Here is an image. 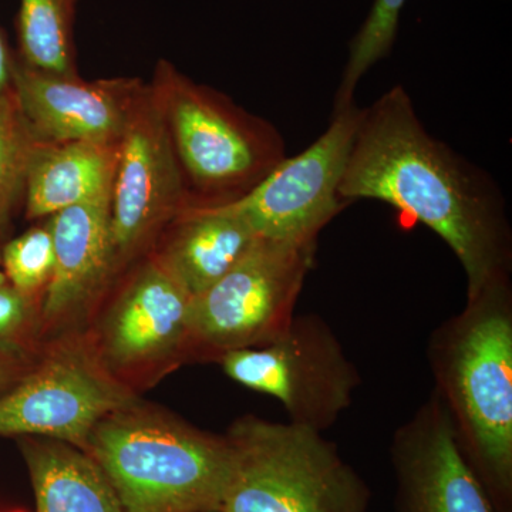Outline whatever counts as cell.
<instances>
[{"label":"cell","mask_w":512,"mask_h":512,"mask_svg":"<svg viewBox=\"0 0 512 512\" xmlns=\"http://www.w3.org/2000/svg\"><path fill=\"white\" fill-rule=\"evenodd\" d=\"M185 178L151 86L138 90L111 188V244L116 268L140 254L190 202Z\"/></svg>","instance_id":"cell-10"},{"label":"cell","mask_w":512,"mask_h":512,"mask_svg":"<svg viewBox=\"0 0 512 512\" xmlns=\"http://www.w3.org/2000/svg\"><path fill=\"white\" fill-rule=\"evenodd\" d=\"M13 512H23V511H13Z\"/></svg>","instance_id":"cell-27"},{"label":"cell","mask_w":512,"mask_h":512,"mask_svg":"<svg viewBox=\"0 0 512 512\" xmlns=\"http://www.w3.org/2000/svg\"><path fill=\"white\" fill-rule=\"evenodd\" d=\"M141 86L133 79L84 82L35 69L16 56L10 90L39 143H120Z\"/></svg>","instance_id":"cell-13"},{"label":"cell","mask_w":512,"mask_h":512,"mask_svg":"<svg viewBox=\"0 0 512 512\" xmlns=\"http://www.w3.org/2000/svg\"><path fill=\"white\" fill-rule=\"evenodd\" d=\"M37 144L39 141L23 119L12 90L0 94V231L23 197Z\"/></svg>","instance_id":"cell-20"},{"label":"cell","mask_w":512,"mask_h":512,"mask_svg":"<svg viewBox=\"0 0 512 512\" xmlns=\"http://www.w3.org/2000/svg\"><path fill=\"white\" fill-rule=\"evenodd\" d=\"M434 392L495 511L512 512V285L495 279L431 333Z\"/></svg>","instance_id":"cell-2"},{"label":"cell","mask_w":512,"mask_h":512,"mask_svg":"<svg viewBox=\"0 0 512 512\" xmlns=\"http://www.w3.org/2000/svg\"><path fill=\"white\" fill-rule=\"evenodd\" d=\"M36 359V356L0 349V394L8 392L13 384L18 383L33 366Z\"/></svg>","instance_id":"cell-23"},{"label":"cell","mask_w":512,"mask_h":512,"mask_svg":"<svg viewBox=\"0 0 512 512\" xmlns=\"http://www.w3.org/2000/svg\"><path fill=\"white\" fill-rule=\"evenodd\" d=\"M77 0H20L19 59L43 72L77 76L73 20Z\"/></svg>","instance_id":"cell-18"},{"label":"cell","mask_w":512,"mask_h":512,"mask_svg":"<svg viewBox=\"0 0 512 512\" xmlns=\"http://www.w3.org/2000/svg\"><path fill=\"white\" fill-rule=\"evenodd\" d=\"M8 284V281H6V276L3 274L2 269H0V286Z\"/></svg>","instance_id":"cell-25"},{"label":"cell","mask_w":512,"mask_h":512,"mask_svg":"<svg viewBox=\"0 0 512 512\" xmlns=\"http://www.w3.org/2000/svg\"><path fill=\"white\" fill-rule=\"evenodd\" d=\"M184 178L198 205L227 204L261 183L286 157L284 138L210 87L161 62L151 84Z\"/></svg>","instance_id":"cell-5"},{"label":"cell","mask_w":512,"mask_h":512,"mask_svg":"<svg viewBox=\"0 0 512 512\" xmlns=\"http://www.w3.org/2000/svg\"><path fill=\"white\" fill-rule=\"evenodd\" d=\"M120 143L37 144L23 198L29 220L52 217L111 191Z\"/></svg>","instance_id":"cell-16"},{"label":"cell","mask_w":512,"mask_h":512,"mask_svg":"<svg viewBox=\"0 0 512 512\" xmlns=\"http://www.w3.org/2000/svg\"><path fill=\"white\" fill-rule=\"evenodd\" d=\"M40 305L9 284L0 286V349L36 356L42 336Z\"/></svg>","instance_id":"cell-22"},{"label":"cell","mask_w":512,"mask_h":512,"mask_svg":"<svg viewBox=\"0 0 512 512\" xmlns=\"http://www.w3.org/2000/svg\"><path fill=\"white\" fill-rule=\"evenodd\" d=\"M390 461L397 512H497L461 454L436 393L394 431Z\"/></svg>","instance_id":"cell-12"},{"label":"cell","mask_w":512,"mask_h":512,"mask_svg":"<svg viewBox=\"0 0 512 512\" xmlns=\"http://www.w3.org/2000/svg\"><path fill=\"white\" fill-rule=\"evenodd\" d=\"M84 453L106 474L124 512L221 510L227 441L167 410L140 399L114 410L94 427Z\"/></svg>","instance_id":"cell-3"},{"label":"cell","mask_w":512,"mask_h":512,"mask_svg":"<svg viewBox=\"0 0 512 512\" xmlns=\"http://www.w3.org/2000/svg\"><path fill=\"white\" fill-rule=\"evenodd\" d=\"M111 191L57 212L47 222L55 268L40 305L42 335L72 323L117 271L111 244Z\"/></svg>","instance_id":"cell-14"},{"label":"cell","mask_w":512,"mask_h":512,"mask_svg":"<svg viewBox=\"0 0 512 512\" xmlns=\"http://www.w3.org/2000/svg\"><path fill=\"white\" fill-rule=\"evenodd\" d=\"M315 254L316 247L256 238L220 281L191 299L185 359L218 362L232 350L259 348L281 336Z\"/></svg>","instance_id":"cell-6"},{"label":"cell","mask_w":512,"mask_h":512,"mask_svg":"<svg viewBox=\"0 0 512 512\" xmlns=\"http://www.w3.org/2000/svg\"><path fill=\"white\" fill-rule=\"evenodd\" d=\"M20 447L36 512H124L106 474L80 448L43 437H25Z\"/></svg>","instance_id":"cell-17"},{"label":"cell","mask_w":512,"mask_h":512,"mask_svg":"<svg viewBox=\"0 0 512 512\" xmlns=\"http://www.w3.org/2000/svg\"><path fill=\"white\" fill-rule=\"evenodd\" d=\"M211 512H221V511H211Z\"/></svg>","instance_id":"cell-26"},{"label":"cell","mask_w":512,"mask_h":512,"mask_svg":"<svg viewBox=\"0 0 512 512\" xmlns=\"http://www.w3.org/2000/svg\"><path fill=\"white\" fill-rule=\"evenodd\" d=\"M218 363L229 379L279 400L291 423L320 433L349 409L362 383L338 336L318 315H295L268 345L232 350Z\"/></svg>","instance_id":"cell-7"},{"label":"cell","mask_w":512,"mask_h":512,"mask_svg":"<svg viewBox=\"0 0 512 512\" xmlns=\"http://www.w3.org/2000/svg\"><path fill=\"white\" fill-rule=\"evenodd\" d=\"M363 109L333 111L325 133L298 156L285 157L261 183L227 202L258 238L316 247L320 232L348 207L339 187Z\"/></svg>","instance_id":"cell-9"},{"label":"cell","mask_w":512,"mask_h":512,"mask_svg":"<svg viewBox=\"0 0 512 512\" xmlns=\"http://www.w3.org/2000/svg\"><path fill=\"white\" fill-rule=\"evenodd\" d=\"M3 274L22 295L42 302L55 268V247L49 224L29 229L3 247Z\"/></svg>","instance_id":"cell-21"},{"label":"cell","mask_w":512,"mask_h":512,"mask_svg":"<svg viewBox=\"0 0 512 512\" xmlns=\"http://www.w3.org/2000/svg\"><path fill=\"white\" fill-rule=\"evenodd\" d=\"M221 512H367L372 491L320 431L291 421L239 417Z\"/></svg>","instance_id":"cell-4"},{"label":"cell","mask_w":512,"mask_h":512,"mask_svg":"<svg viewBox=\"0 0 512 512\" xmlns=\"http://www.w3.org/2000/svg\"><path fill=\"white\" fill-rule=\"evenodd\" d=\"M16 56L10 50L8 39L0 29V94L8 92L12 84Z\"/></svg>","instance_id":"cell-24"},{"label":"cell","mask_w":512,"mask_h":512,"mask_svg":"<svg viewBox=\"0 0 512 512\" xmlns=\"http://www.w3.org/2000/svg\"><path fill=\"white\" fill-rule=\"evenodd\" d=\"M407 0H375L362 28L349 46L348 62L335 96V109L355 103L357 86L376 63L392 52L399 29L400 13Z\"/></svg>","instance_id":"cell-19"},{"label":"cell","mask_w":512,"mask_h":512,"mask_svg":"<svg viewBox=\"0 0 512 512\" xmlns=\"http://www.w3.org/2000/svg\"><path fill=\"white\" fill-rule=\"evenodd\" d=\"M171 224L156 258L191 299L220 281L258 238L228 204L187 205Z\"/></svg>","instance_id":"cell-15"},{"label":"cell","mask_w":512,"mask_h":512,"mask_svg":"<svg viewBox=\"0 0 512 512\" xmlns=\"http://www.w3.org/2000/svg\"><path fill=\"white\" fill-rule=\"evenodd\" d=\"M191 298L156 256L146 262L87 336L101 365L131 387L185 359Z\"/></svg>","instance_id":"cell-11"},{"label":"cell","mask_w":512,"mask_h":512,"mask_svg":"<svg viewBox=\"0 0 512 512\" xmlns=\"http://www.w3.org/2000/svg\"><path fill=\"white\" fill-rule=\"evenodd\" d=\"M137 399L101 365L86 336L67 335L0 394V436L43 437L84 451L100 420Z\"/></svg>","instance_id":"cell-8"},{"label":"cell","mask_w":512,"mask_h":512,"mask_svg":"<svg viewBox=\"0 0 512 512\" xmlns=\"http://www.w3.org/2000/svg\"><path fill=\"white\" fill-rule=\"evenodd\" d=\"M343 201L377 200L439 235L467 276V298L511 276L507 201L493 177L430 134L394 86L362 111L339 187Z\"/></svg>","instance_id":"cell-1"}]
</instances>
